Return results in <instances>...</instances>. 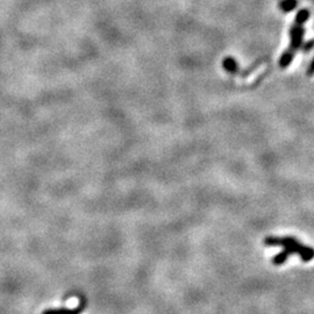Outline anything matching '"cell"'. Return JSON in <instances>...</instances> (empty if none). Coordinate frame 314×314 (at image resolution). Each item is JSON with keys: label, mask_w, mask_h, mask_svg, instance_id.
I'll use <instances>...</instances> for the list:
<instances>
[{"label": "cell", "mask_w": 314, "mask_h": 314, "mask_svg": "<svg viewBox=\"0 0 314 314\" xmlns=\"http://www.w3.org/2000/svg\"><path fill=\"white\" fill-rule=\"evenodd\" d=\"M223 66H225V69L230 73H235L238 71V63L231 57L226 58L225 62H223Z\"/></svg>", "instance_id": "7"}, {"label": "cell", "mask_w": 314, "mask_h": 314, "mask_svg": "<svg viewBox=\"0 0 314 314\" xmlns=\"http://www.w3.org/2000/svg\"><path fill=\"white\" fill-rule=\"evenodd\" d=\"M297 0H283L280 4V7L283 12L285 13H289V12L293 11L297 7Z\"/></svg>", "instance_id": "5"}, {"label": "cell", "mask_w": 314, "mask_h": 314, "mask_svg": "<svg viewBox=\"0 0 314 314\" xmlns=\"http://www.w3.org/2000/svg\"><path fill=\"white\" fill-rule=\"evenodd\" d=\"M288 258H289V254L286 253L285 250H283L272 258V263L274 265H282V264H284Z\"/></svg>", "instance_id": "8"}, {"label": "cell", "mask_w": 314, "mask_h": 314, "mask_svg": "<svg viewBox=\"0 0 314 314\" xmlns=\"http://www.w3.org/2000/svg\"><path fill=\"white\" fill-rule=\"evenodd\" d=\"M307 74L308 76H312V74H314V58H313V61L311 62V64H309V68L307 70Z\"/></svg>", "instance_id": "9"}, {"label": "cell", "mask_w": 314, "mask_h": 314, "mask_svg": "<svg viewBox=\"0 0 314 314\" xmlns=\"http://www.w3.org/2000/svg\"><path fill=\"white\" fill-rule=\"evenodd\" d=\"M313 46H314V40H312L311 42H308V43H306V45L304 46V52H308V50L311 49Z\"/></svg>", "instance_id": "10"}, {"label": "cell", "mask_w": 314, "mask_h": 314, "mask_svg": "<svg viewBox=\"0 0 314 314\" xmlns=\"http://www.w3.org/2000/svg\"><path fill=\"white\" fill-rule=\"evenodd\" d=\"M264 245L268 247H283L289 256L297 254L304 262H309L314 258V249L311 247L304 246L292 237H266L264 239Z\"/></svg>", "instance_id": "1"}, {"label": "cell", "mask_w": 314, "mask_h": 314, "mask_svg": "<svg viewBox=\"0 0 314 314\" xmlns=\"http://www.w3.org/2000/svg\"><path fill=\"white\" fill-rule=\"evenodd\" d=\"M309 18V11L308 10H300L298 12L296 15V19H294V22L299 23V25H304V23L307 21V19Z\"/></svg>", "instance_id": "6"}, {"label": "cell", "mask_w": 314, "mask_h": 314, "mask_svg": "<svg viewBox=\"0 0 314 314\" xmlns=\"http://www.w3.org/2000/svg\"><path fill=\"white\" fill-rule=\"evenodd\" d=\"M304 25H299V23L294 22V25L290 29V37H291V45H290V49L296 52L303 45L304 40Z\"/></svg>", "instance_id": "2"}, {"label": "cell", "mask_w": 314, "mask_h": 314, "mask_svg": "<svg viewBox=\"0 0 314 314\" xmlns=\"http://www.w3.org/2000/svg\"><path fill=\"white\" fill-rule=\"evenodd\" d=\"M84 309V303L76 306L73 308H66V307H60V308H47L41 314H81Z\"/></svg>", "instance_id": "3"}, {"label": "cell", "mask_w": 314, "mask_h": 314, "mask_svg": "<svg viewBox=\"0 0 314 314\" xmlns=\"http://www.w3.org/2000/svg\"><path fill=\"white\" fill-rule=\"evenodd\" d=\"M293 57H294L293 50H291L290 48L288 50H285V52L283 53V55L281 56V60H280L281 68H283V69L288 68V66L292 63Z\"/></svg>", "instance_id": "4"}]
</instances>
